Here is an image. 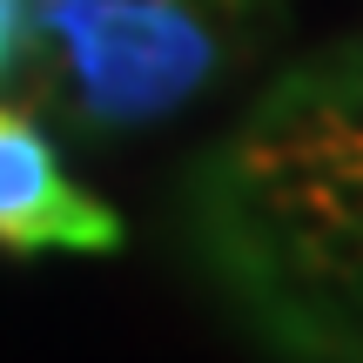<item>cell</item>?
Wrapping results in <instances>:
<instances>
[{"label": "cell", "mask_w": 363, "mask_h": 363, "mask_svg": "<svg viewBox=\"0 0 363 363\" xmlns=\"http://www.w3.org/2000/svg\"><path fill=\"white\" fill-rule=\"evenodd\" d=\"M0 249L7 256H40V249L108 256V249H121V216L81 189L61 169L54 142L7 101H0Z\"/></svg>", "instance_id": "cell-2"}, {"label": "cell", "mask_w": 363, "mask_h": 363, "mask_svg": "<svg viewBox=\"0 0 363 363\" xmlns=\"http://www.w3.org/2000/svg\"><path fill=\"white\" fill-rule=\"evenodd\" d=\"M27 48H34V13H27V0H0V81L27 61Z\"/></svg>", "instance_id": "cell-3"}, {"label": "cell", "mask_w": 363, "mask_h": 363, "mask_svg": "<svg viewBox=\"0 0 363 363\" xmlns=\"http://www.w3.org/2000/svg\"><path fill=\"white\" fill-rule=\"evenodd\" d=\"M48 40V88L61 81L81 121L142 128L189 108L222 74V40L189 0H27Z\"/></svg>", "instance_id": "cell-1"}]
</instances>
